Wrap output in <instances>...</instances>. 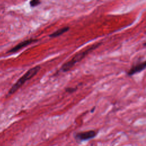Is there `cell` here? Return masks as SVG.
<instances>
[{"mask_svg":"<svg viewBox=\"0 0 146 146\" xmlns=\"http://www.w3.org/2000/svg\"><path fill=\"white\" fill-rule=\"evenodd\" d=\"M40 70V67L39 66H36L30 69H29L22 77H21L17 82L11 87L9 91V94L11 95L15 93L20 87H22L24 83L31 79Z\"/></svg>","mask_w":146,"mask_h":146,"instance_id":"cell-2","label":"cell"},{"mask_svg":"<svg viewBox=\"0 0 146 146\" xmlns=\"http://www.w3.org/2000/svg\"><path fill=\"white\" fill-rule=\"evenodd\" d=\"M41 2L38 0H33L30 2V5L31 7H35L36 6H38Z\"/></svg>","mask_w":146,"mask_h":146,"instance_id":"cell-7","label":"cell"},{"mask_svg":"<svg viewBox=\"0 0 146 146\" xmlns=\"http://www.w3.org/2000/svg\"><path fill=\"white\" fill-rule=\"evenodd\" d=\"M145 66H146V63L145 61H144L143 62L138 63L137 64H136L132 66L130 68V70L127 72V75L129 76H132L136 73L140 72L145 69Z\"/></svg>","mask_w":146,"mask_h":146,"instance_id":"cell-5","label":"cell"},{"mask_svg":"<svg viewBox=\"0 0 146 146\" xmlns=\"http://www.w3.org/2000/svg\"><path fill=\"white\" fill-rule=\"evenodd\" d=\"M78 89V87H67L66 88V91L67 92H68V93H72L75 91H76V90Z\"/></svg>","mask_w":146,"mask_h":146,"instance_id":"cell-8","label":"cell"},{"mask_svg":"<svg viewBox=\"0 0 146 146\" xmlns=\"http://www.w3.org/2000/svg\"><path fill=\"white\" fill-rule=\"evenodd\" d=\"M97 132L94 130L80 132L75 133V139L78 141H86L94 138L96 136Z\"/></svg>","mask_w":146,"mask_h":146,"instance_id":"cell-3","label":"cell"},{"mask_svg":"<svg viewBox=\"0 0 146 146\" xmlns=\"http://www.w3.org/2000/svg\"><path fill=\"white\" fill-rule=\"evenodd\" d=\"M70 27L68 26H66V27H63L61 29H59L58 30H57L56 31H54V33H52V34L49 35V36L50 38H55L57 37L58 36H60L61 35H62L63 34L65 33L66 32H67L68 30H69Z\"/></svg>","mask_w":146,"mask_h":146,"instance_id":"cell-6","label":"cell"},{"mask_svg":"<svg viewBox=\"0 0 146 146\" xmlns=\"http://www.w3.org/2000/svg\"><path fill=\"white\" fill-rule=\"evenodd\" d=\"M95 107H94V108L92 109V110L91 111V112H94V109H95Z\"/></svg>","mask_w":146,"mask_h":146,"instance_id":"cell-9","label":"cell"},{"mask_svg":"<svg viewBox=\"0 0 146 146\" xmlns=\"http://www.w3.org/2000/svg\"><path fill=\"white\" fill-rule=\"evenodd\" d=\"M102 43L98 42L96 43H95L91 46H90L89 47H88L85 50L79 52L76 55H75L73 58L69 61H67V62L64 63L61 67L60 70L63 72H67L70 71L75 65L76 63L79 62L81 61L84 57H86L90 52L94 50L95 49L97 48L98 47L100 46Z\"/></svg>","mask_w":146,"mask_h":146,"instance_id":"cell-1","label":"cell"},{"mask_svg":"<svg viewBox=\"0 0 146 146\" xmlns=\"http://www.w3.org/2000/svg\"><path fill=\"white\" fill-rule=\"evenodd\" d=\"M38 41V39H27L25 40H23L21 42H20L19 43H18V44H17L16 46H15L13 48H12L11 49H10L9 51H8L7 52H15L16 51H18V50H19L20 49L22 48L23 47H25L33 43L36 42Z\"/></svg>","mask_w":146,"mask_h":146,"instance_id":"cell-4","label":"cell"}]
</instances>
